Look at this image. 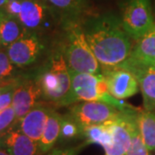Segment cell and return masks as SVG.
I'll return each instance as SVG.
<instances>
[{"instance_id": "obj_23", "label": "cell", "mask_w": 155, "mask_h": 155, "mask_svg": "<svg viewBox=\"0 0 155 155\" xmlns=\"http://www.w3.org/2000/svg\"><path fill=\"white\" fill-rule=\"evenodd\" d=\"M16 122V112L12 105L0 112V134L7 130Z\"/></svg>"}, {"instance_id": "obj_8", "label": "cell", "mask_w": 155, "mask_h": 155, "mask_svg": "<svg viewBox=\"0 0 155 155\" xmlns=\"http://www.w3.org/2000/svg\"><path fill=\"white\" fill-rule=\"evenodd\" d=\"M44 44L38 34L28 32L22 35L6 48L11 62L19 67H24L37 61Z\"/></svg>"}, {"instance_id": "obj_22", "label": "cell", "mask_w": 155, "mask_h": 155, "mask_svg": "<svg viewBox=\"0 0 155 155\" xmlns=\"http://www.w3.org/2000/svg\"><path fill=\"white\" fill-rule=\"evenodd\" d=\"M14 66L7 52L0 49V81L9 80L14 72Z\"/></svg>"}, {"instance_id": "obj_11", "label": "cell", "mask_w": 155, "mask_h": 155, "mask_svg": "<svg viewBox=\"0 0 155 155\" xmlns=\"http://www.w3.org/2000/svg\"><path fill=\"white\" fill-rule=\"evenodd\" d=\"M48 103L40 102L19 121V129L29 138L39 142L42 136L48 118L54 109Z\"/></svg>"}, {"instance_id": "obj_12", "label": "cell", "mask_w": 155, "mask_h": 155, "mask_svg": "<svg viewBox=\"0 0 155 155\" xmlns=\"http://www.w3.org/2000/svg\"><path fill=\"white\" fill-rule=\"evenodd\" d=\"M155 62V23L153 28L143 36L136 40L130 56L121 67L129 68L134 67L153 66Z\"/></svg>"}, {"instance_id": "obj_6", "label": "cell", "mask_w": 155, "mask_h": 155, "mask_svg": "<svg viewBox=\"0 0 155 155\" xmlns=\"http://www.w3.org/2000/svg\"><path fill=\"white\" fill-rule=\"evenodd\" d=\"M16 17L27 31L36 34L48 30L60 19L44 0H20Z\"/></svg>"}, {"instance_id": "obj_21", "label": "cell", "mask_w": 155, "mask_h": 155, "mask_svg": "<svg viewBox=\"0 0 155 155\" xmlns=\"http://www.w3.org/2000/svg\"><path fill=\"white\" fill-rule=\"evenodd\" d=\"M126 155H149V150L143 141V139L139 131L137 122L134 127L131 144Z\"/></svg>"}, {"instance_id": "obj_29", "label": "cell", "mask_w": 155, "mask_h": 155, "mask_svg": "<svg viewBox=\"0 0 155 155\" xmlns=\"http://www.w3.org/2000/svg\"><path fill=\"white\" fill-rule=\"evenodd\" d=\"M153 67H155V62H154V64H153Z\"/></svg>"}, {"instance_id": "obj_26", "label": "cell", "mask_w": 155, "mask_h": 155, "mask_svg": "<svg viewBox=\"0 0 155 155\" xmlns=\"http://www.w3.org/2000/svg\"><path fill=\"white\" fill-rule=\"evenodd\" d=\"M0 155H11V153H9L5 148L0 147Z\"/></svg>"}, {"instance_id": "obj_1", "label": "cell", "mask_w": 155, "mask_h": 155, "mask_svg": "<svg viewBox=\"0 0 155 155\" xmlns=\"http://www.w3.org/2000/svg\"><path fill=\"white\" fill-rule=\"evenodd\" d=\"M86 41L102 67H121L132 52L130 36L120 18L108 13L82 22Z\"/></svg>"}, {"instance_id": "obj_18", "label": "cell", "mask_w": 155, "mask_h": 155, "mask_svg": "<svg viewBox=\"0 0 155 155\" xmlns=\"http://www.w3.org/2000/svg\"><path fill=\"white\" fill-rule=\"evenodd\" d=\"M62 115L54 110L51 111L48 118L42 136L39 141L41 155H43L54 148L55 143L59 140L61 134Z\"/></svg>"}, {"instance_id": "obj_16", "label": "cell", "mask_w": 155, "mask_h": 155, "mask_svg": "<svg viewBox=\"0 0 155 155\" xmlns=\"http://www.w3.org/2000/svg\"><path fill=\"white\" fill-rule=\"evenodd\" d=\"M27 30L19 22L3 9H0V42L1 47L7 48L13 42L22 37Z\"/></svg>"}, {"instance_id": "obj_24", "label": "cell", "mask_w": 155, "mask_h": 155, "mask_svg": "<svg viewBox=\"0 0 155 155\" xmlns=\"http://www.w3.org/2000/svg\"><path fill=\"white\" fill-rule=\"evenodd\" d=\"M16 85L13 86L12 88L7 90L4 93L0 95V112L5 110L6 108L10 107L12 104L13 94H14V90H15Z\"/></svg>"}, {"instance_id": "obj_28", "label": "cell", "mask_w": 155, "mask_h": 155, "mask_svg": "<svg viewBox=\"0 0 155 155\" xmlns=\"http://www.w3.org/2000/svg\"><path fill=\"white\" fill-rule=\"evenodd\" d=\"M0 147H2V135L0 134Z\"/></svg>"}, {"instance_id": "obj_14", "label": "cell", "mask_w": 155, "mask_h": 155, "mask_svg": "<svg viewBox=\"0 0 155 155\" xmlns=\"http://www.w3.org/2000/svg\"><path fill=\"white\" fill-rule=\"evenodd\" d=\"M127 69L133 72L138 80L139 87L143 97L144 109L155 110V67L148 66Z\"/></svg>"}, {"instance_id": "obj_20", "label": "cell", "mask_w": 155, "mask_h": 155, "mask_svg": "<svg viewBox=\"0 0 155 155\" xmlns=\"http://www.w3.org/2000/svg\"><path fill=\"white\" fill-rule=\"evenodd\" d=\"M78 138H82V127L80 124L69 114L62 116L59 141L67 143Z\"/></svg>"}, {"instance_id": "obj_5", "label": "cell", "mask_w": 155, "mask_h": 155, "mask_svg": "<svg viewBox=\"0 0 155 155\" xmlns=\"http://www.w3.org/2000/svg\"><path fill=\"white\" fill-rule=\"evenodd\" d=\"M120 20L131 38L140 39L155 23L150 0H124Z\"/></svg>"}, {"instance_id": "obj_2", "label": "cell", "mask_w": 155, "mask_h": 155, "mask_svg": "<svg viewBox=\"0 0 155 155\" xmlns=\"http://www.w3.org/2000/svg\"><path fill=\"white\" fill-rule=\"evenodd\" d=\"M36 79L44 102L54 106H67L72 91V78L60 43L51 51Z\"/></svg>"}, {"instance_id": "obj_9", "label": "cell", "mask_w": 155, "mask_h": 155, "mask_svg": "<svg viewBox=\"0 0 155 155\" xmlns=\"http://www.w3.org/2000/svg\"><path fill=\"white\" fill-rule=\"evenodd\" d=\"M109 93L116 99L130 97L138 92L139 83L133 72L123 67H103Z\"/></svg>"}, {"instance_id": "obj_27", "label": "cell", "mask_w": 155, "mask_h": 155, "mask_svg": "<svg viewBox=\"0 0 155 155\" xmlns=\"http://www.w3.org/2000/svg\"><path fill=\"white\" fill-rule=\"evenodd\" d=\"M7 1H8V0H0V9H2L4 6L5 5Z\"/></svg>"}, {"instance_id": "obj_10", "label": "cell", "mask_w": 155, "mask_h": 155, "mask_svg": "<svg viewBox=\"0 0 155 155\" xmlns=\"http://www.w3.org/2000/svg\"><path fill=\"white\" fill-rule=\"evenodd\" d=\"M42 98V91L35 78L17 82L14 90L12 107L16 112V122H19Z\"/></svg>"}, {"instance_id": "obj_19", "label": "cell", "mask_w": 155, "mask_h": 155, "mask_svg": "<svg viewBox=\"0 0 155 155\" xmlns=\"http://www.w3.org/2000/svg\"><path fill=\"white\" fill-rule=\"evenodd\" d=\"M137 125L149 151L155 150V110H138Z\"/></svg>"}, {"instance_id": "obj_15", "label": "cell", "mask_w": 155, "mask_h": 155, "mask_svg": "<svg viewBox=\"0 0 155 155\" xmlns=\"http://www.w3.org/2000/svg\"><path fill=\"white\" fill-rule=\"evenodd\" d=\"M55 11L62 23L80 21L88 7L87 0H44Z\"/></svg>"}, {"instance_id": "obj_4", "label": "cell", "mask_w": 155, "mask_h": 155, "mask_svg": "<svg viewBox=\"0 0 155 155\" xmlns=\"http://www.w3.org/2000/svg\"><path fill=\"white\" fill-rule=\"evenodd\" d=\"M70 74L72 91L67 106L84 101H102L122 109L130 106L122 100L116 99L109 93L108 85L103 74L73 71H70Z\"/></svg>"}, {"instance_id": "obj_7", "label": "cell", "mask_w": 155, "mask_h": 155, "mask_svg": "<svg viewBox=\"0 0 155 155\" xmlns=\"http://www.w3.org/2000/svg\"><path fill=\"white\" fill-rule=\"evenodd\" d=\"M125 109L102 101H84L73 104L68 114L84 127L113 121L121 116Z\"/></svg>"}, {"instance_id": "obj_30", "label": "cell", "mask_w": 155, "mask_h": 155, "mask_svg": "<svg viewBox=\"0 0 155 155\" xmlns=\"http://www.w3.org/2000/svg\"><path fill=\"white\" fill-rule=\"evenodd\" d=\"M0 47H1V42H0Z\"/></svg>"}, {"instance_id": "obj_25", "label": "cell", "mask_w": 155, "mask_h": 155, "mask_svg": "<svg viewBox=\"0 0 155 155\" xmlns=\"http://www.w3.org/2000/svg\"><path fill=\"white\" fill-rule=\"evenodd\" d=\"M83 146L76 147H67V148H53L43 155H77L78 150Z\"/></svg>"}, {"instance_id": "obj_3", "label": "cell", "mask_w": 155, "mask_h": 155, "mask_svg": "<svg viewBox=\"0 0 155 155\" xmlns=\"http://www.w3.org/2000/svg\"><path fill=\"white\" fill-rule=\"evenodd\" d=\"M63 24L62 40L59 42L70 71L102 74L103 67L91 49L80 21Z\"/></svg>"}, {"instance_id": "obj_13", "label": "cell", "mask_w": 155, "mask_h": 155, "mask_svg": "<svg viewBox=\"0 0 155 155\" xmlns=\"http://www.w3.org/2000/svg\"><path fill=\"white\" fill-rule=\"evenodd\" d=\"M2 147L11 155H41L39 142L18 129H11L2 136Z\"/></svg>"}, {"instance_id": "obj_17", "label": "cell", "mask_w": 155, "mask_h": 155, "mask_svg": "<svg viewBox=\"0 0 155 155\" xmlns=\"http://www.w3.org/2000/svg\"><path fill=\"white\" fill-rule=\"evenodd\" d=\"M82 138L86 144H98L104 150L108 149L113 141L112 121L102 124L88 125L82 127Z\"/></svg>"}]
</instances>
